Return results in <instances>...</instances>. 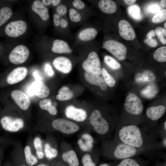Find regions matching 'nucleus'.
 <instances>
[{"label": "nucleus", "instance_id": "obj_1", "mask_svg": "<svg viewBox=\"0 0 166 166\" xmlns=\"http://www.w3.org/2000/svg\"><path fill=\"white\" fill-rule=\"evenodd\" d=\"M114 140L146 152L161 147L158 129L151 125L129 124L117 127Z\"/></svg>", "mask_w": 166, "mask_h": 166}, {"label": "nucleus", "instance_id": "obj_2", "mask_svg": "<svg viewBox=\"0 0 166 166\" xmlns=\"http://www.w3.org/2000/svg\"><path fill=\"white\" fill-rule=\"evenodd\" d=\"M106 147V154L110 158L116 161L138 156L144 150L134 148L114 139Z\"/></svg>", "mask_w": 166, "mask_h": 166}, {"label": "nucleus", "instance_id": "obj_3", "mask_svg": "<svg viewBox=\"0 0 166 166\" xmlns=\"http://www.w3.org/2000/svg\"><path fill=\"white\" fill-rule=\"evenodd\" d=\"M90 122L95 131L100 135H106L115 128L103 117L98 109H95L92 112Z\"/></svg>", "mask_w": 166, "mask_h": 166}, {"label": "nucleus", "instance_id": "obj_4", "mask_svg": "<svg viewBox=\"0 0 166 166\" xmlns=\"http://www.w3.org/2000/svg\"><path fill=\"white\" fill-rule=\"evenodd\" d=\"M124 109L125 112L129 115L138 116L143 113L144 106L138 96L134 94L131 93L126 97Z\"/></svg>", "mask_w": 166, "mask_h": 166}, {"label": "nucleus", "instance_id": "obj_5", "mask_svg": "<svg viewBox=\"0 0 166 166\" xmlns=\"http://www.w3.org/2000/svg\"><path fill=\"white\" fill-rule=\"evenodd\" d=\"M103 48L120 61L125 58L127 48L120 42L114 40H108L103 43Z\"/></svg>", "mask_w": 166, "mask_h": 166}, {"label": "nucleus", "instance_id": "obj_6", "mask_svg": "<svg viewBox=\"0 0 166 166\" xmlns=\"http://www.w3.org/2000/svg\"><path fill=\"white\" fill-rule=\"evenodd\" d=\"M30 53V50L26 46L19 45L15 47L11 51L9 55V59L13 64H20L26 61Z\"/></svg>", "mask_w": 166, "mask_h": 166}, {"label": "nucleus", "instance_id": "obj_7", "mask_svg": "<svg viewBox=\"0 0 166 166\" xmlns=\"http://www.w3.org/2000/svg\"><path fill=\"white\" fill-rule=\"evenodd\" d=\"M82 67L85 72L100 75L101 73V63L97 53L94 51L90 52L82 63Z\"/></svg>", "mask_w": 166, "mask_h": 166}, {"label": "nucleus", "instance_id": "obj_8", "mask_svg": "<svg viewBox=\"0 0 166 166\" xmlns=\"http://www.w3.org/2000/svg\"><path fill=\"white\" fill-rule=\"evenodd\" d=\"M53 128L65 134H70L77 132L79 126L74 122L62 118L57 119L53 121L52 123Z\"/></svg>", "mask_w": 166, "mask_h": 166}, {"label": "nucleus", "instance_id": "obj_9", "mask_svg": "<svg viewBox=\"0 0 166 166\" xmlns=\"http://www.w3.org/2000/svg\"><path fill=\"white\" fill-rule=\"evenodd\" d=\"M27 25L23 20L12 21L6 26L5 32L9 37L17 38L23 34L27 29Z\"/></svg>", "mask_w": 166, "mask_h": 166}, {"label": "nucleus", "instance_id": "obj_10", "mask_svg": "<svg viewBox=\"0 0 166 166\" xmlns=\"http://www.w3.org/2000/svg\"><path fill=\"white\" fill-rule=\"evenodd\" d=\"M0 123L5 130L12 132L18 131L24 126L23 120L20 118H13L8 116L3 117L0 120Z\"/></svg>", "mask_w": 166, "mask_h": 166}, {"label": "nucleus", "instance_id": "obj_11", "mask_svg": "<svg viewBox=\"0 0 166 166\" xmlns=\"http://www.w3.org/2000/svg\"><path fill=\"white\" fill-rule=\"evenodd\" d=\"M29 92L42 98L47 97L49 94V90L47 85L41 80H36L31 85Z\"/></svg>", "mask_w": 166, "mask_h": 166}, {"label": "nucleus", "instance_id": "obj_12", "mask_svg": "<svg viewBox=\"0 0 166 166\" xmlns=\"http://www.w3.org/2000/svg\"><path fill=\"white\" fill-rule=\"evenodd\" d=\"M65 114L67 118L79 122L84 121L87 116L85 110L77 108L72 105H69L66 108Z\"/></svg>", "mask_w": 166, "mask_h": 166}, {"label": "nucleus", "instance_id": "obj_13", "mask_svg": "<svg viewBox=\"0 0 166 166\" xmlns=\"http://www.w3.org/2000/svg\"><path fill=\"white\" fill-rule=\"evenodd\" d=\"M119 32L121 36L127 40H132L136 37L133 28L128 21L125 20H121L118 23Z\"/></svg>", "mask_w": 166, "mask_h": 166}, {"label": "nucleus", "instance_id": "obj_14", "mask_svg": "<svg viewBox=\"0 0 166 166\" xmlns=\"http://www.w3.org/2000/svg\"><path fill=\"white\" fill-rule=\"evenodd\" d=\"M12 98L22 109L27 110L30 105V100L25 93L19 90H15L11 94Z\"/></svg>", "mask_w": 166, "mask_h": 166}, {"label": "nucleus", "instance_id": "obj_15", "mask_svg": "<svg viewBox=\"0 0 166 166\" xmlns=\"http://www.w3.org/2000/svg\"><path fill=\"white\" fill-rule=\"evenodd\" d=\"M28 73L26 68L19 67L14 69L8 75L6 81L10 84L17 83L23 80L26 77Z\"/></svg>", "mask_w": 166, "mask_h": 166}, {"label": "nucleus", "instance_id": "obj_16", "mask_svg": "<svg viewBox=\"0 0 166 166\" xmlns=\"http://www.w3.org/2000/svg\"><path fill=\"white\" fill-rule=\"evenodd\" d=\"M53 64L57 70L64 73H68L72 70V65L71 61L67 57L60 56L54 58Z\"/></svg>", "mask_w": 166, "mask_h": 166}, {"label": "nucleus", "instance_id": "obj_17", "mask_svg": "<svg viewBox=\"0 0 166 166\" xmlns=\"http://www.w3.org/2000/svg\"><path fill=\"white\" fill-rule=\"evenodd\" d=\"M149 161L138 156L116 161L114 166H149Z\"/></svg>", "mask_w": 166, "mask_h": 166}, {"label": "nucleus", "instance_id": "obj_18", "mask_svg": "<svg viewBox=\"0 0 166 166\" xmlns=\"http://www.w3.org/2000/svg\"><path fill=\"white\" fill-rule=\"evenodd\" d=\"M166 107L163 105L152 106L148 107L146 110L147 117L153 121H156L160 118L165 114Z\"/></svg>", "mask_w": 166, "mask_h": 166}, {"label": "nucleus", "instance_id": "obj_19", "mask_svg": "<svg viewBox=\"0 0 166 166\" xmlns=\"http://www.w3.org/2000/svg\"><path fill=\"white\" fill-rule=\"evenodd\" d=\"M84 77L86 81L89 83L99 86L101 89L103 90H106L107 86L104 79L99 75L93 73L85 72Z\"/></svg>", "mask_w": 166, "mask_h": 166}, {"label": "nucleus", "instance_id": "obj_20", "mask_svg": "<svg viewBox=\"0 0 166 166\" xmlns=\"http://www.w3.org/2000/svg\"><path fill=\"white\" fill-rule=\"evenodd\" d=\"M32 10L37 14L44 21H47L49 18L48 9L45 6L42 1L35 0L31 6Z\"/></svg>", "mask_w": 166, "mask_h": 166}, {"label": "nucleus", "instance_id": "obj_21", "mask_svg": "<svg viewBox=\"0 0 166 166\" xmlns=\"http://www.w3.org/2000/svg\"><path fill=\"white\" fill-rule=\"evenodd\" d=\"M51 50L53 52L57 53H69L72 52V49L66 42L59 39L53 41Z\"/></svg>", "mask_w": 166, "mask_h": 166}, {"label": "nucleus", "instance_id": "obj_22", "mask_svg": "<svg viewBox=\"0 0 166 166\" xmlns=\"http://www.w3.org/2000/svg\"><path fill=\"white\" fill-rule=\"evenodd\" d=\"M93 139L90 134L85 133L81 136V139L77 141V143L81 149L83 151H90L93 146Z\"/></svg>", "mask_w": 166, "mask_h": 166}, {"label": "nucleus", "instance_id": "obj_23", "mask_svg": "<svg viewBox=\"0 0 166 166\" xmlns=\"http://www.w3.org/2000/svg\"><path fill=\"white\" fill-rule=\"evenodd\" d=\"M98 6L101 11L107 14L115 13L117 8L115 2L111 0H101L99 2Z\"/></svg>", "mask_w": 166, "mask_h": 166}, {"label": "nucleus", "instance_id": "obj_24", "mask_svg": "<svg viewBox=\"0 0 166 166\" xmlns=\"http://www.w3.org/2000/svg\"><path fill=\"white\" fill-rule=\"evenodd\" d=\"M97 34V30L93 28L89 27L85 29L79 33V38L84 41H88L94 38Z\"/></svg>", "mask_w": 166, "mask_h": 166}, {"label": "nucleus", "instance_id": "obj_25", "mask_svg": "<svg viewBox=\"0 0 166 166\" xmlns=\"http://www.w3.org/2000/svg\"><path fill=\"white\" fill-rule=\"evenodd\" d=\"M63 160L67 163L69 166H79V161L75 152L73 150L63 153L62 156Z\"/></svg>", "mask_w": 166, "mask_h": 166}, {"label": "nucleus", "instance_id": "obj_26", "mask_svg": "<svg viewBox=\"0 0 166 166\" xmlns=\"http://www.w3.org/2000/svg\"><path fill=\"white\" fill-rule=\"evenodd\" d=\"M58 93L56 97L59 101L68 100L72 98L74 96L73 92L65 85L62 86L59 89Z\"/></svg>", "mask_w": 166, "mask_h": 166}, {"label": "nucleus", "instance_id": "obj_27", "mask_svg": "<svg viewBox=\"0 0 166 166\" xmlns=\"http://www.w3.org/2000/svg\"><path fill=\"white\" fill-rule=\"evenodd\" d=\"M52 101L50 99H43L40 101L39 105L42 109L47 111L50 114L54 115L57 113V110L55 106L52 105Z\"/></svg>", "mask_w": 166, "mask_h": 166}, {"label": "nucleus", "instance_id": "obj_28", "mask_svg": "<svg viewBox=\"0 0 166 166\" xmlns=\"http://www.w3.org/2000/svg\"><path fill=\"white\" fill-rule=\"evenodd\" d=\"M25 159L26 164L29 166H33L36 164L38 161L37 158L33 155L30 147L26 146L24 149Z\"/></svg>", "mask_w": 166, "mask_h": 166}, {"label": "nucleus", "instance_id": "obj_29", "mask_svg": "<svg viewBox=\"0 0 166 166\" xmlns=\"http://www.w3.org/2000/svg\"><path fill=\"white\" fill-rule=\"evenodd\" d=\"M12 11L9 7L4 6L0 9V26L3 25L11 17Z\"/></svg>", "mask_w": 166, "mask_h": 166}, {"label": "nucleus", "instance_id": "obj_30", "mask_svg": "<svg viewBox=\"0 0 166 166\" xmlns=\"http://www.w3.org/2000/svg\"><path fill=\"white\" fill-rule=\"evenodd\" d=\"M153 57L158 62H166V46L161 47L156 49L153 54Z\"/></svg>", "mask_w": 166, "mask_h": 166}, {"label": "nucleus", "instance_id": "obj_31", "mask_svg": "<svg viewBox=\"0 0 166 166\" xmlns=\"http://www.w3.org/2000/svg\"><path fill=\"white\" fill-rule=\"evenodd\" d=\"M105 63L111 69L113 70H117L121 67L120 63L115 59L112 57L106 55L104 57Z\"/></svg>", "mask_w": 166, "mask_h": 166}, {"label": "nucleus", "instance_id": "obj_32", "mask_svg": "<svg viewBox=\"0 0 166 166\" xmlns=\"http://www.w3.org/2000/svg\"><path fill=\"white\" fill-rule=\"evenodd\" d=\"M101 73L106 85L111 87H113L116 84L115 79L105 69L103 68L102 69Z\"/></svg>", "mask_w": 166, "mask_h": 166}, {"label": "nucleus", "instance_id": "obj_33", "mask_svg": "<svg viewBox=\"0 0 166 166\" xmlns=\"http://www.w3.org/2000/svg\"><path fill=\"white\" fill-rule=\"evenodd\" d=\"M128 12L129 15L134 19L139 20L141 18L140 9L137 4H134L128 8Z\"/></svg>", "mask_w": 166, "mask_h": 166}, {"label": "nucleus", "instance_id": "obj_34", "mask_svg": "<svg viewBox=\"0 0 166 166\" xmlns=\"http://www.w3.org/2000/svg\"><path fill=\"white\" fill-rule=\"evenodd\" d=\"M44 151L46 157L49 159H52L55 158L58 154L57 150L52 147L48 143H46L45 145Z\"/></svg>", "mask_w": 166, "mask_h": 166}, {"label": "nucleus", "instance_id": "obj_35", "mask_svg": "<svg viewBox=\"0 0 166 166\" xmlns=\"http://www.w3.org/2000/svg\"><path fill=\"white\" fill-rule=\"evenodd\" d=\"M155 33L159 41L163 44L166 43V30L160 27H156L155 30Z\"/></svg>", "mask_w": 166, "mask_h": 166}, {"label": "nucleus", "instance_id": "obj_36", "mask_svg": "<svg viewBox=\"0 0 166 166\" xmlns=\"http://www.w3.org/2000/svg\"><path fill=\"white\" fill-rule=\"evenodd\" d=\"M166 10H164L157 13L152 18V21L155 23H159L165 20Z\"/></svg>", "mask_w": 166, "mask_h": 166}, {"label": "nucleus", "instance_id": "obj_37", "mask_svg": "<svg viewBox=\"0 0 166 166\" xmlns=\"http://www.w3.org/2000/svg\"><path fill=\"white\" fill-rule=\"evenodd\" d=\"M70 20L74 22H78L81 19V16L79 12L74 9L71 8L69 10Z\"/></svg>", "mask_w": 166, "mask_h": 166}, {"label": "nucleus", "instance_id": "obj_38", "mask_svg": "<svg viewBox=\"0 0 166 166\" xmlns=\"http://www.w3.org/2000/svg\"><path fill=\"white\" fill-rule=\"evenodd\" d=\"M83 166H96L90 154H86L82 157L81 160Z\"/></svg>", "mask_w": 166, "mask_h": 166}, {"label": "nucleus", "instance_id": "obj_39", "mask_svg": "<svg viewBox=\"0 0 166 166\" xmlns=\"http://www.w3.org/2000/svg\"><path fill=\"white\" fill-rule=\"evenodd\" d=\"M34 144L36 151L42 152V143L39 137H36L35 138L34 141Z\"/></svg>", "mask_w": 166, "mask_h": 166}, {"label": "nucleus", "instance_id": "obj_40", "mask_svg": "<svg viewBox=\"0 0 166 166\" xmlns=\"http://www.w3.org/2000/svg\"><path fill=\"white\" fill-rule=\"evenodd\" d=\"M56 10L57 14L60 16L65 14L67 12V10L65 5L61 4L57 6Z\"/></svg>", "mask_w": 166, "mask_h": 166}, {"label": "nucleus", "instance_id": "obj_41", "mask_svg": "<svg viewBox=\"0 0 166 166\" xmlns=\"http://www.w3.org/2000/svg\"><path fill=\"white\" fill-rule=\"evenodd\" d=\"M73 5L76 9L80 10L84 8L85 6V3L80 0H75L73 2Z\"/></svg>", "mask_w": 166, "mask_h": 166}, {"label": "nucleus", "instance_id": "obj_42", "mask_svg": "<svg viewBox=\"0 0 166 166\" xmlns=\"http://www.w3.org/2000/svg\"><path fill=\"white\" fill-rule=\"evenodd\" d=\"M144 42L148 45L152 47H155L157 45V42L156 40L152 38H147L144 40Z\"/></svg>", "mask_w": 166, "mask_h": 166}, {"label": "nucleus", "instance_id": "obj_43", "mask_svg": "<svg viewBox=\"0 0 166 166\" xmlns=\"http://www.w3.org/2000/svg\"><path fill=\"white\" fill-rule=\"evenodd\" d=\"M60 16L57 14H55L53 16V21L54 25L58 26L60 25Z\"/></svg>", "mask_w": 166, "mask_h": 166}, {"label": "nucleus", "instance_id": "obj_44", "mask_svg": "<svg viewBox=\"0 0 166 166\" xmlns=\"http://www.w3.org/2000/svg\"><path fill=\"white\" fill-rule=\"evenodd\" d=\"M45 71L49 76H52L54 74V72L52 69V67L49 64L47 63L46 64L45 66Z\"/></svg>", "mask_w": 166, "mask_h": 166}, {"label": "nucleus", "instance_id": "obj_45", "mask_svg": "<svg viewBox=\"0 0 166 166\" xmlns=\"http://www.w3.org/2000/svg\"><path fill=\"white\" fill-rule=\"evenodd\" d=\"M160 10V6L156 4H153L149 7V10L153 13H158Z\"/></svg>", "mask_w": 166, "mask_h": 166}, {"label": "nucleus", "instance_id": "obj_46", "mask_svg": "<svg viewBox=\"0 0 166 166\" xmlns=\"http://www.w3.org/2000/svg\"><path fill=\"white\" fill-rule=\"evenodd\" d=\"M60 25L62 27L65 28L67 27L68 23L66 19L62 18L60 20Z\"/></svg>", "mask_w": 166, "mask_h": 166}, {"label": "nucleus", "instance_id": "obj_47", "mask_svg": "<svg viewBox=\"0 0 166 166\" xmlns=\"http://www.w3.org/2000/svg\"><path fill=\"white\" fill-rule=\"evenodd\" d=\"M155 31L151 30L147 33L146 35L147 38H152V37H154L155 35Z\"/></svg>", "mask_w": 166, "mask_h": 166}, {"label": "nucleus", "instance_id": "obj_48", "mask_svg": "<svg viewBox=\"0 0 166 166\" xmlns=\"http://www.w3.org/2000/svg\"><path fill=\"white\" fill-rule=\"evenodd\" d=\"M36 155L37 157L39 159H42L44 156V153L42 152L36 151Z\"/></svg>", "mask_w": 166, "mask_h": 166}, {"label": "nucleus", "instance_id": "obj_49", "mask_svg": "<svg viewBox=\"0 0 166 166\" xmlns=\"http://www.w3.org/2000/svg\"><path fill=\"white\" fill-rule=\"evenodd\" d=\"M161 145L162 147L166 148V136L162 138L161 141Z\"/></svg>", "mask_w": 166, "mask_h": 166}, {"label": "nucleus", "instance_id": "obj_50", "mask_svg": "<svg viewBox=\"0 0 166 166\" xmlns=\"http://www.w3.org/2000/svg\"><path fill=\"white\" fill-rule=\"evenodd\" d=\"M33 74L36 80H41V77L38 74V71H35L33 73Z\"/></svg>", "mask_w": 166, "mask_h": 166}, {"label": "nucleus", "instance_id": "obj_51", "mask_svg": "<svg viewBox=\"0 0 166 166\" xmlns=\"http://www.w3.org/2000/svg\"><path fill=\"white\" fill-rule=\"evenodd\" d=\"M42 2L46 6H49L51 4V0H42Z\"/></svg>", "mask_w": 166, "mask_h": 166}, {"label": "nucleus", "instance_id": "obj_52", "mask_svg": "<svg viewBox=\"0 0 166 166\" xmlns=\"http://www.w3.org/2000/svg\"><path fill=\"white\" fill-rule=\"evenodd\" d=\"M124 3L127 5H130L134 3L136 1V0H124Z\"/></svg>", "mask_w": 166, "mask_h": 166}, {"label": "nucleus", "instance_id": "obj_53", "mask_svg": "<svg viewBox=\"0 0 166 166\" xmlns=\"http://www.w3.org/2000/svg\"><path fill=\"white\" fill-rule=\"evenodd\" d=\"M61 1L60 0H51V4L53 6H57L59 4Z\"/></svg>", "mask_w": 166, "mask_h": 166}, {"label": "nucleus", "instance_id": "obj_54", "mask_svg": "<svg viewBox=\"0 0 166 166\" xmlns=\"http://www.w3.org/2000/svg\"><path fill=\"white\" fill-rule=\"evenodd\" d=\"M154 166H166V162H158Z\"/></svg>", "mask_w": 166, "mask_h": 166}, {"label": "nucleus", "instance_id": "obj_55", "mask_svg": "<svg viewBox=\"0 0 166 166\" xmlns=\"http://www.w3.org/2000/svg\"><path fill=\"white\" fill-rule=\"evenodd\" d=\"M160 4L161 5L164 7H166V0H162L160 1Z\"/></svg>", "mask_w": 166, "mask_h": 166}, {"label": "nucleus", "instance_id": "obj_56", "mask_svg": "<svg viewBox=\"0 0 166 166\" xmlns=\"http://www.w3.org/2000/svg\"><path fill=\"white\" fill-rule=\"evenodd\" d=\"M114 162L112 164H109L106 163H104L102 164H100L98 166H114Z\"/></svg>", "mask_w": 166, "mask_h": 166}, {"label": "nucleus", "instance_id": "obj_57", "mask_svg": "<svg viewBox=\"0 0 166 166\" xmlns=\"http://www.w3.org/2000/svg\"><path fill=\"white\" fill-rule=\"evenodd\" d=\"M37 166H47V165L44 164H40L38 165Z\"/></svg>", "mask_w": 166, "mask_h": 166}, {"label": "nucleus", "instance_id": "obj_58", "mask_svg": "<svg viewBox=\"0 0 166 166\" xmlns=\"http://www.w3.org/2000/svg\"><path fill=\"white\" fill-rule=\"evenodd\" d=\"M164 27H165V28L166 29V22H165V23H164Z\"/></svg>", "mask_w": 166, "mask_h": 166}, {"label": "nucleus", "instance_id": "obj_59", "mask_svg": "<svg viewBox=\"0 0 166 166\" xmlns=\"http://www.w3.org/2000/svg\"></svg>", "mask_w": 166, "mask_h": 166}]
</instances>
